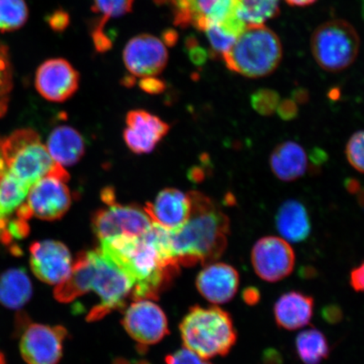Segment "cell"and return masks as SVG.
Segmentation results:
<instances>
[{
	"mask_svg": "<svg viewBox=\"0 0 364 364\" xmlns=\"http://www.w3.org/2000/svg\"><path fill=\"white\" fill-rule=\"evenodd\" d=\"M99 250L133 282L132 297L135 300L157 297L179 269L171 253L170 231L154 223L136 237L101 240Z\"/></svg>",
	"mask_w": 364,
	"mask_h": 364,
	"instance_id": "1",
	"label": "cell"
},
{
	"mask_svg": "<svg viewBox=\"0 0 364 364\" xmlns=\"http://www.w3.org/2000/svg\"><path fill=\"white\" fill-rule=\"evenodd\" d=\"M191 212L188 221L170 231L173 257L178 265H208L220 259L227 247L230 220L208 196L188 193Z\"/></svg>",
	"mask_w": 364,
	"mask_h": 364,
	"instance_id": "2",
	"label": "cell"
},
{
	"mask_svg": "<svg viewBox=\"0 0 364 364\" xmlns=\"http://www.w3.org/2000/svg\"><path fill=\"white\" fill-rule=\"evenodd\" d=\"M133 282L101 250L83 252L77 257L70 276L58 284L54 295L62 303L93 291L101 303L90 311L89 321H97L124 306L133 292Z\"/></svg>",
	"mask_w": 364,
	"mask_h": 364,
	"instance_id": "3",
	"label": "cell"
},
{
	"mask_svg": "<svg viewBox=\"0 0 364 364\" xmlns=\"http://www.w3.org/2000/svg\"><path fill=\"white\" fill-rule=\"evenodd\" d=\"M283 57L281 41L265 25H248L223 54L230 70L248 78L272 74Z\"/></svg>",
	"mask_w": 364,
	"mask_h": 364,
	"instance_id": "4",
	"label": "cell"
},
{
	"mask_svg": "<svg viewBox=\"0 0 364 364\" xmlns=\"http://www.w3.org/2000/svg\"><path fill=\"white\" fill-rule=\"evenodd\" d=\"M180 331L185 348L206 360L225 356L237 339L229 314L216 306L191 309L181 322Z\"/></svg>",
	"mask_w": 364,
	"mask_h": 364,
	"instance_id": "5",
	"label": "cell"
},
{
	"mask_svg": "<svg viewBox=\"0 0 364 364\" xmlns=\"http://www.w3.org/2000/svg\"><path fill=\"white\" fill-rule=\"evenodd\" d=\"M1 144L8 172L30 188L46 176L65 182L70 179L68 173L50 156L34 130H16L1 139Z\"/></svg>",
	"mask_w": 364,
	"mask_h": 364,
	"instance_id": "6",
	"label": "cell"
},
{
	"mask_svg": "<svg viewBox=\"0 0 364 364\" xmlns=\"http://www.w3.org/2000/svg\"><path fill=\"white\" fill-rule=\"evenodd\" d=\"M311 52L323 70L338 72L356 60L360 38L354 27L343 20H332L318 26L311 36Z\"/></svg>",
	"mask_w": 364,
	"mask_h": 364,
	"instance_id": "7",
	"label": "cell"
},
{
	"mask_svg": "<svg viewBox=\"0 0 364 364\" xmlns=\"http://www.w3.org/2000/svg\"><path fill=\"white\" fill-rule=\"evenodd\" d=\"M171 4L174 21L181 27L193 26L204 31L218 26L225 33L237 38L247 24L240 19L237 0H168Z\"/></svg>",
	"mask_w": 364,
	"mask_h": 364,
	"instance_id": "8",
	"label": "cell"
},
{
	"mask_svg": "<svg viewBox=\"0 0 364 364\" xmlns=\"http://www.w3.org/2000/svg\"><path fill=\"white\" fill-rule=\"evenodd\" d=\"M153 222L144 209L136 205L114 203L95 213L92 226L100 240L129 236L136 237L146 233Z\"/></svg>",
	"mask_w": 364,
	"mask_h": 364,
	"instance_id": "9",
	"label": "cell"
},
{
	"mask_svg": "<svg viewBox=\"0 0 364 364\" xmlns=\"http://www.w3.org/2000/svg\"><path fill=\"white\" fill-rule=\"evenodd\" d=\"M252 262L259 277L276 283L292 273L295 255L288 241L276 236H267L255 244Z\"/></svg>",
	"mask_w": 364,
	"mask_h": 364,
	"instance_id": "10",
	"label": "cell"
},
{
	"mask_svg": "<svg viewBox=\"0 0 364 364\" xmlns=\"http://www.w3.org/2000/svg\"><path fill=\"white\" fill-rule=\"evenodd\" d=\"M26 203L31 217L53 221L59 220L70 208V191L65 181L46 176L31 186Z\"/></svg>",
	"mask_w": 364,
	"mask_h": 364,
	"instance_id": "11",
	"label": "cell"
},
{
	"mask_svg": "<svg viewBox=\"0 0 364 364\" xmlns=\"http://www.w3.org/2000/svg\"><path fill=\"white\" fill-rule=\"evenodd\" d=\"M66 336L62 326L31 325L21 336V356L27 364H57Z\"/></svg>",
	"mask_w": 364,
	"mask_h": 364,
	"instance_id": "12",
	"label": "cell"
},
{
	"mask_svg": "<svg viewBox=\"0 0 364 364\" xmlns=\"http://www.w3.org/2000/svg\"><path fill=\"white\" fill-rule=\"evenodd\" d=\"M122 323L132 338L143 345L156 344L169 332L165 314L149 299L136 300L132 304Z\"/></svg>",
	"mask_w": 364,
	"mask_h": 364,
	"instance_id": "13",
	"label": "cell"
},
{
	"mask_svg": "<svg viewBox=\"0 0 364 364\" xmlns=\"http://www.w3.org/2000/svg\"><path fill=\"white\" fill-rule=\"evenodd\" d=\"M127 70L136 77L156 76L168 62L165 44L151 35H139L130 40L124 51Z\"/></svg>",
	"mask_w": 364,
	"mask_h": 364,
	"instance_id": "14",
	"label": "cell"
},
{
	"mask_svg": "<svg viewBox=\"0 0 364 364\" xmlns=\"http://www.w3.org/2000/svg\"><path fill=\"white\" fill-rule=\"evenodd\" d=\"M31 267L46 284L63 283L72 270V257L65 245L55 240L39 241L30 248Z\"/></svg>",
	"mask_w": 364,
	"mask_h": 364,
	"instance_id": "15",
	"label": "cell"
},
{
	"mask_svg": "<svg viewBox=\"0 0 364 364\" xmlns=\"http://www.w3.org/2000/svg\"><path fill=\"white\" fill-rule=\"evenodd\" d=\"M80 75L70 63L63 58L50 59L36 71V90L48 101L63 102L78 90Z\"/></svg>",
	"mask_w": 364,
	"mask_h": 364,
	"instance_id": "16",
	"label": "cell"
},
{
	"mask_svg": "<svg viewBox=\"0 0 364 364\" xmlns=\"http://www.w3.org/2000/svg\"><path fill=\"white\" fill-rule=\"evenodd\" d=\"M126 122L125 143L132 151L138 154L151 152L170 130L166 122L143 110L131 111Z\"/></svg>",
	"mask_w": 364,
	"mask_h": 364,
	"instance_id": "17",
	"label": "cell"
},
{
	"mask_svg": "<svg viewBox=\"0 0 364 364\" xmlns=\"http://www.w3.org/2000/svg\"><path fill=\"white\" fill-rule=\"evenodd\" d=\"M199 293L208 302L223 304L235 297L240 285V276L233 267L222 262L208 264L196 281Z\"/></svg>",
	"mask_w": 364,
	"mask_h": 364,
	"instance_id": "18",
	"label": "cell"
},
{
	"mask_svg": "<svg viewBox=\"0 0 364 364\" xmlns=\"http://www.w3.org/2000/svg\"><path fill=\"white\" fill-rule=\"evenodd\" d=\"M144 211L154 224L169 231L178 230L188 221L191 212L188 194L175 188H166L148 203Z\"/></svg>",
	"mask_w": 364,
	"mask_h": 364,
	"instance_id": "19",
	"label": "cell"
},
{
	"mask_svg": "<svg viewBox=\"0 0 364 364\" xmlns=\"http://www.w3.org/2000/svg\"><path fill=\"white\" fill-rule=\"evenodd\" d=\"M314 300L299 292L286 293L277 299L274 306L277 324L288 331L302 328L311 321Z\"/></svg>",
	"mask_w": 364,
	"mask_h": 364,
	"instance_id": "20",
	"label": "cell"
},
{
	"mask_svg": "<svg viewBox=\"0 0 364 364\" xmlns=\"http://www.w3.org/2000/svg\"><path fill=\"white\" fill-rule=\"evenodd\" d=\"M276 225L282 238L291 243L306 240L311 231V220L306 207L297 200H288L279 208Z\"/></svg>",
	"mask_w": 364,
	"mask_h": 364,
	"instance_id": "21",
	"label": "cell"
},
{
	"mask_svg": "<svg viewBox=\"0 0 364 364\" xmlns=\"http://www.w3.org/2000/svg\"><path fill=\"white\" fill-rule=\"evenodd\" d=\"M47 144L50 156L62 166H74L85 154L83 136L71 127H58L50 134Z\"/></svg>",
	"mask_w": 364,
	"mask_h": 364,
	"instance_id": "22",
	"label": "cell"
},
{
	"mask_svg": "<svg viewBox=\"0 0 364 364\" xmlns=\"http://www.w3.org/2000/svg\"><path fill=\"white\" fill-rule=\"evenodd\" d=\"M307 165L306 152L293 141L277 145L271 154L272 171L281 181H293L300 178L306 173Z\"/></svg>",
	"mask_w": 364,
	"mask_h": 364,
	"instance_id": "23",
	"label": "cell"
},
{
	"mask_svg": "<svg viewBox=\"0 0 364 364\" xmlns=\"http://www.w3.org/2000/svg\"><path fill=\"white\" fill-rule=\"evenodd\" d=\"M31 294V282L22 268H14L0 275V304L4 306L21 309L29 301Z\"/></svg>",
	"mask_w": 364,
	"mask_h": 364,
	"instance_id": "24",
	"label": "cell"
},
{
	"mask_svg": "<svg viewBox=\"0 0 364 364\" xmlns=\"http://www.w3.org/2000/svg\"><path fill=\"white\" fill-rule=\"evenodd\" d=\"M296 350L304 364H320L330 353L326 336L316 329L300 332L296 338Z\"/></svg>",
	"mask_w": 364,
	"mask_h": 364,
	"instance_id": "25",
	"label": "cell"
},
{
	"mask_svg": "<svg viewBox=\"0 0 364 364\" xmlns=\"http://www.w3.org/2000/svg\"><path fill=\"white\" fill-rule=\"evenodd\" d=\"M30 188L11 173L0 177V213L7 218L16 211L25 202Z\"/></svg>",
	"mask_w": 364,
	"mask_h": 364,
	"instance_id": "26",
	"label": "cell"
},
{
	"mask_svg": "<svg viewBox=\"0 0 364 364\" xmlns=\"http://www.w3.org/2000/svg\"><path fill=\"white\" fill-rule=\"evenodd\" d=\"M238 14L245 24L262 25L279 14L280 0H237Z\"/></svg>",
	"mask_w": 364,
	"mask_h": 364,
	"instance_id": "27",
	"label": "cell"
},
{
	"mask_svg": "<svg viewBox=\"0 0 364 364\" xmlns=\"http://www.w3.org/2000/svg\"><path fill=\"white\" fill-rule=\"evenodd\" d=\"M28 8L25 0H0V31H13L25 25Z\"/></svg>",
	"mask_w": 364,
	"mask_h": 364,
	"instance_id": "28",
	"label": "cell"
},
{
	"mask_svg": "<svg viewBox=\"0 0 364 364\" xmlns=\"http://www.w3.org/2000/svg\"><path fill=\"white\" fill-rule=\"evenodd\" d=\"M134 0H94L92 8L95 14L101 15L95 22L92 31H103L105 25L111 18L119 17L129 13L133 7Z\"/></svg>",
	"mask_w": 364,
	"mask_h": 364,
	"instance_id": "29",
	"label": "cell"
},
{
	"mask_svg": "<svg viewBox=\"0 0 364 364\" xmlns=\"http://www.w3.org/2000/svg\"><path fill=\"white\" fill-rule=\"evenodd\" d=\"M12 86V68L8 50L0 43V117L7 112Z\"/></svg>",
	"mask_w": 364,
	"mask_h": 364,
	"instance_id": "30",
	"label": "cell"
},
{
	"mask_svg": "<svg viewBox=\"0 0 364 364\" xmlns=\"http://www.w3.org/2000/svg\"><path fill=\"white\" fill-rule=\"evenodd\" d=\"M279 102V94L271 89H260L250 95V105L262 116H272Z\"/></svg>",
	"mask_w": 364,
	"mask_h": 364,
	"instance_id": "31",
	"label": "cell"
},
{
	"mask_svg": "<svg viewBox=\"0 0 364 364\" xmlns=\"http://www.w3.org/2000/svg\"><path fill=\"white\" fill-rule=\"evenodd\" d=\"M204 33H206L209 43H210L213 53L216 56H222L237 38L227 34L215 26L208 27L204 31Z\"/></svg>",
	"mask_w": 364,
	"mask_h": 364,
	"instance_id": "32",
	"label": "cell"
},
{
	"mask_svg": "<svg viewBox=\"0 0 364 364\" xmlns=\"http://www.w3.org/2000/svg\"><path fill=\"white\" fill-rule=\"evenodd\" d=\"M347 158L355 170L363 172V132L358 131L350 138L346 148Z\"/></svg>",
	"mask_w": 364,
	"mask_h": 364,
	"instance_id": "33",
	"label": "cell"
},
{
	"mask_svg": "<svg viewBox=\"0 0 364 364\" xmlns=\"http://www.w3.org/2000/svg\"><path fill=\"white\" fill-rule=\"evenodd\" d=\"M167 364H212L185 348L166 358Z\"/></svg>",
	"mask_w": 364,
	"mask_h": 364,
	"instance_id": "34",
	"label": "cell"
},
{
	"mask_svg": "<svg viewBox=\"0 0 364 364\" xmlns=\"http://www.w3.org/2000/svg\"><path fill=\"white\" fill-rule=\"evenodd\" d=\"M276 112L282 120L292 121L298 116V104H296L292 99H285L283 102H279Z\"/></svg>",
	"mask_w": 364,
	"mask_h": 364,
	"instance_id": "35",
	"label": "cell"
},
{
	"mask_svg": "<svg viewBox=\"0 0 364 364\" xmlns=\"http://www.w3.org/2000/svg\"><path fill=\"white\" fill-rule=\"evenodd\" d=\"M48 24L58 33L65 31L70 24V16L63 10H58L47 17Z\"/></svg>",
	"mask_w": 364,
	"mask_h": 364,
	"instance_id": "36",
	"label": "cell"
},
{
	"mask_svg": "<svg viewBox=\"0 0 364 364\" xmlns=\"http://www.w3.org/2000/svg\"><path fill=\"white\" fill-rule=\"evenodd\" d=\"M186 48H188L189 58L195 65L201 66L204 65L208 59V53L203 48L197 46L196 40L191 39L186 42Z\"/></svg>",
	"mask_w": 364,
	"mask_h": 364,
	"instance_id": "37",
	"label": "cell"
},
{
	"mask_svg": "<svg viewBox=\"0 0 364 364\" xmlns=\"http://www.w3.org/2000/svg\"><path fill=\"white\" fill-rule=\"evenodd\" d=\"M140 88L149 94L157 95L163 92L166 89V85L156 77H145L139 82Z\"/></svg>",
	"mask_w": 364,
	"mask_h": 364,
	"instance_id": "38",
	"label": "cell"
},
{
	"mask_svg": "<svg viewBox=\"0 0 364 364\" xmlns=\"http://www.w3.org/2000/svg\"><path fill=\"white\" fill-rule=\"evenodd\" d=\"M92 38L95 49L99 53L107 52L112 47V43L104 31H92Z\"/></svg>",
	"mask_w": 364,
	"mask_h": 364,
	"instance_id": "39",
	"label": "cell"
},
{
	"mask_svg": "<svg viewBox=\"0 0 364 364\" xmlns=\"http://www.w3.org/2000/svg\"><path fill=\"white\" fill-rule=\"evenodd\" d=\"M363 264L360 267L354 268L350 277V283L353 289L357 292H362L363 290Z\"/></svg>",
	"mask_w": 364,
	"mask_h": 364,
	"instance_id": "40",
	"label": "cell"
},
{
	"mask_svg": "<svg viewBox=\"0 0 364 364\" xmlns=\"http://www.w3.org/2000/svg\"><path fill=\"white\" fill-rule=\"evenodd\" d=\"M242 297L245 303L252 306L258 303L260 299V293L257 289L248 288L244 290Z\"/></svg>",
	"mask_w": 364,
	"mask_h": 364,
	"instance_id": "41",
	"label": "cell"
},
{
	"mask_svg": "<svg viewBox=\"0 0 364 364\" xmlns=\"http://www.w3.org/2000/svg\"><path fill=\"white\" fill-rule=\"evenodd\" d=\"M205 176H206V174H205V170L203 166H194L188 171V178L191 181L194 182V183L203 182Z\"/></svg>",
	"mask_w": 364,
	"mask_h": 364,
	"instance_id": "42",
	"label": "cell"
},
{
	"mask_svg": "<svg viewBox=\"0 0 364 364\" xmlns=\"http://www.w3.org/2000/svg\"><path fill=\"white\" fill-rule=\"evenodd\" d=\"M8 222L7 218L0 213V243H11L12 240L7 230Z\"/></svg>",
	"mask_w": 364,
	"mask_h": 364,
	"instance_id": "43",
	"label": "cell"
},
{
	"mask_svg": "<svg viewBox=\"0 0 364 364\" xmlns=\"http://www.w3.org/2000/svg\"><path fill=\"white\" fill-rule=\"evenodd\" d=\"M309 94L304 88H296L292 92V100L296 104H306L309 102Z\"/></svg>",
	"mask_w": 364,
	"mask_h": 364,
	"instance_id": "44",
	"label": "cell"
},
{
	"mask_svg": "<svg viewBox=\"0 0 364 364\" xmlns=\"http://www.w3.org/2000/svg\"><path fill=\"white\" fill-rule=\"evenodd\" d=\"M327 156L324 150L318 148L314 149L311 153V161L315 166H321L326 161Z\"/></svg>",
	"mask_w": 364,
	"mask_h": 364,
	"instance_id": "45",
	"label": "cell"
},
{
	"mask_svg": "<svg viewBox=\"0 0 364 364\" xmlns=\"http://www.w3.org/2000/svg\"><path fill=\"white\" fill-rule=\"evenodd\" d=\"M345 188L351 194H357L362 192L360 185L357 180L348 178L345 181Z\"/></svg>",
	"mask_w": 364,
	"mask_h": 364,
	"instance_id": "46",
	"label": "cell"
},
{
	"mask_svg": "<svg viewBox=\"0 0 364 364\" xmlns=\"http://www.w3.org/2000/svg\"><path fill=\"white\" fill-rule=\"evenodd\" d=\"M102 199L108 205L116 203L115 191L110 188L104 189L102 193Z\"/></svg>",
	"mask_w": 364,
	"mask_h": 364,
	"instance_id": "47",
	"label": "cell"
},
{
	"mask_svg": "<svg viewBox=\"0 0 364 364\" xmlns=\"http://www.w3.org/2000/svg\"><path fill=\"white\" fill-rule=\"evenodd\" d=\"M291 6L304 7L311 6L315 3L316 0H285Z\"/></svg>",
	"mask_w": 364,
	"mask_h": 364,
	"instance_id": "48",
	"label": "cell"
},
{
	"mask_svg": "<svg viewBox=\"0 0 364 364\" xmlns=\"http://www.w3.org/2000/svg\"><path fill=\"white\" fill-rule=\"evenodd\" d=\"M176 33L173 31H167L166 33L163 34L164 42H165L167 45H173L175 44L176 38Z\"/></svg>",
	"mask_w": 364,
	"mask_h": 364,
	"instance_id": "49",
	"label": "cell"
},
{
	"mask_svg": "<svg viewBox=\"0 0 364 364\" xmlns=\"http://www.w3.org/2000/svg\"><path fill=\"white\" fill-rule=\"evenodd\" d=\"M0 364H6V358L1 353H0Z\"/></svg>",
	"mask_w": 364,
	"mask_h": 364,
	"instance_id": "50",
	"label": "cell"
},
{
	"mask_svg": "<svg viewBox=\"0 0 364 364\" xmlns=\"http://www.w3.org/2000/svg\"><path fill=\"white\" fill-rule=\"evenodd\" d=\"M168 0H156V2L159 4H165Z\"/></svg>",
	"mask_w": 364,
	"mask_h": 364,
	"instance_id": "51",
	"label": "cell"
}]
</instances>
